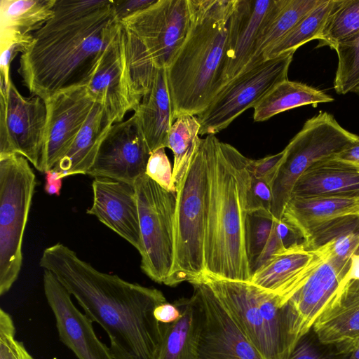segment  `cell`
I'll use <instances>...</instances> for the list:
<instances>
[{
  "instance_id": "cell-1",
  "label": "cell",
  "mask_w": 359,
  "mask_h": 359,
  "mask_svg": "<svg viewBox=\"0 0 359 359\" xmlns=\"http://www.w3.org/2000/svg\"><path fill=\"white\" fill-rule=\"evenodd\" d=\"M107 334L116 359H156L165 324L154 316L166 302L161 291L101 272L62 243L44 249L39 261Z\"/></svg>"
},
{
  "instance_id": "cell-2",
  "label": "cell",
  "mask_w": 359,
  "mask_h": 359,
  "mask_svg": "<svg viewBox=\"0 0 359 359\" xmlns=\"http://www.w3.org/2000/svg\"><path fill=\"white\" fill-rule=\"evenodd\" d=\"M121 22L113 0H56L54 15L21 54L18 72L32 94L45 101L86 86Z\"/></svg>"
},
{
  "instance_id": "cell-3",
  "label": "cell",
  "mask_w": 359,
  "mask_h": 359,
  "mask_svg": "<svg viewBox=\"0 0 359 359\" xmlns=\"http://www.w3.org/2000/svg\"><path fill=\"white\" fill-rule=\"evenodd\" d=\"M208 135L204 274L250 281L245 241L250 158L215 135Z\"/></svg>"
},
{
  "instance_id": "cell-4",
  "label": "cell",
  "mask_w": 359,
  "mask_h": 359,
  "mask_svg": "<svg viewBox=\"0 0 359 359\" xmlns=\"http://www.w3.org/2000/svg\"><path fill=\"white\" fill-rule=\"evenodd\" d=\"M187 36L166 69L173 119L197 116L224 86L229 22L235 0H188Z\"/></svg>"
},
{
  "instance_id": "cell-5",
  "label": "cell",
  "mask_w": 359,
  "mask_h": 359,
  "mask_svg": "<svg viewBox=\"0 0 359 359\" xmlns=\"http://www.w3.org/2000/svg\"><path fill=\"white\" fill-rule=\"evenodd\" d=\"M209 135L199 138L187 172L176 187L174 262L165 285L198 280L205 273Z\"/></svg>"
},
{
  "instance_id": "cell-6",
  "label": "cell",
  "mask_w": 359,
  "mask_h": 359,
  "mask_svg": "<svg viewBox=\"0 0 359 359\" xmlns=\"http://www.w3.org/2000/svg\"><path fill=\"white\" fill-rule=\"evenodd\" d=\"M36 186L35 174L24 156L0 155V295L18 278L22 241Z\"/></svg>"
},
{
  "instance_id": "cell-7",
  "label": "cell",
  "mask_w": 359,
  "mask_h": 359,
  "mask_svg": "<svg viewBox=\"0 0 359 359\" xmlns=\"http://www.w3.org/2000/svg\"><path fill=\"white\" fill-rule=\"evenodd\" d=\"M358 140V135L344 129L326 111L308 119L284 149L283 161L271 184L273 216L282 219L297 180L309 168L337 156Z\"/></svg>"
},
{
  "instance_id": "cell-8",
  "label": "cell",
  "mask_w": 359,
  "mask_h": 359,
  "mask_svg": "<svg viewBox=\"0 0 359 359\" xmlns=\"http://www.w3.org/2000/svg\"><path fill=\"white\" fill-rule=\"evenodd\" d=\"M142 241L140 267L152 280L166 283L174 262L176 193L168 191L146 174L134 183Z\"/></svg>"
},
{
  "instance_id": "cell-9",
  "label": "cell",
  "mask_w": 359,
  "mask_h": 359,
  "mask_svg": "<svg viewBox=\"0 0 359 359\" xmlns=\"http://www.w3.org/2000/svg\"><path fill=\"white\" fill-rule=\"evenodd\" d=\"M294 52H287L247 67L224 85L208 107L197 115L199 135L225 129L249 108L255 107L278 83L287 79Z\"/></svg>"
},
{
  "instance_id": "cell-10",
  "label": "cell",
  "mask_w": 359,
  "mask_h": 359,
  "mask_svg": "<svg viewBox=\"0 0 359 359\" xmlns=\"http://www.w3.org/2000/svg\"><path fill=\"white\" fill-rule=\"evenodd\" d=\"M46 123L44 100L24 97L11 79L0 88V155H21L41 172Z\"/></svg>"
},
{
  "instance_id": "cell-11",
  "label": "cell",
  "mask_w": 359,
  "mask_h": 359,
  "mask_svg": "<svg viewBox=\"0 0 359 359\" xmlns=\"http://www.w3.org/2000/svg\"><path fill=\"white\" fill-rule=\"evenodd\" d=\"M190 20L188 0H156L120 22L142 42L157 69H167L187 36Z\"/></svg>"
},
{
  "instance_id": "cell-12",
  "label": "cell",
  "mask_w": 359,
  "mask_h": 359,
  "mask_svg": "<svg viewBox=\"0 0 359 359\" xmlns=\"http://www.w3.org/2000/svg\"><path fill=\"white\" fill-rule=\"evenodd\" d=\"M191 284L200 310L197 359H263L205 281Z\"/></svg>"
},
{
  "instance_id": "cell-13",
  "label": "cell",
  "mask_w": 359,
  "mask_h": 359,
  "mask_svg": "<svg viewBox=\"0 0 359 359\" xmlns=\"http://www.w3.org/2000/svg\"><path fill=\"white\" fill-rule=\"evenodd\" d=\"M151 151L137 117L114 123L102 141L87 175L134 185L145 174Z\"/></svg>"
},
{
  "instance_id": "cell-14",
  "label": "cell",
  "mask_w": 359,
  "mask_h": 359,
  "mask_svg": "<svg viewBox=\"0 0 359 359\" xmlns=\"http://www.w3.org/2000/svg\"><path fill=\"white\" fill-rule=\"evenodd\" d=\"M47 123L41 172L53 169L69 149L96 102L86 86L58 92L46 100Z\"/></svg>"
},
{
  "instance_id": "cell-15",
  "label": "cell",
  "mask_w": 359,
  "mask_h": 359,
  "mask_svg": "<svg viewBox=\"0 0 359 359\" xmlns=\"http://www.w3.org/2000/svg\"><path fill=\"white\" fill-rule=\"evenodd\" d=\"M95 101L103 105L114 123L123 121L140 104L133 88L128 68L122 25L101 55L86 86Z\"/></svg>"
},
{
  "instance_id": "cell-16",
  "label": "cell",
  "mask_w": 359,
  "mask_h": 359,
  "mask_svg": "<svg viewBox=\"0 0 359 359\" xmlns=\"http://www.w3.org/2000/svg\"><path fill=\"white\" fill-rule=\"evenodd\" d=\"M43 284L47 302L56 322L59 338L78 359H116L97 337L93 321L74 304L70 293L54 274L43 269Z\"/></svg>"
},
{
  "instance_id": "cell-17",
  "label": "cell",
  "mask_w": 359,
  "mask_h": 359,
  "mask_svg": "<svg viewBox=\"0 0 359 359\" xmlns=\"http://www.w3.org/2000/svg\"><path fill=\"white\" fill-rule=\"evenodd\" d=\"M288 0H235L231 12L223 72L224 86L248 65L266 24Z\"/></svg>"
},
{
  "instance_id": "cell-18",
  "label": "cell",
  "mask_w": 359,
  "mask_h": 359,
  "mask_svg": "<svg viewBox=\"0 0 359 359\" xmlns=\"http://www.w3.org/2000/svg\"><path fill=\"white\" fill-rule=\"evenodd\" d=\"M318 256L320 262L306 283L285 304L289 334L294 348L299 339L311 330L316 319L348 272L330 259Z\"/></svg>"
},
{
  "instance_id": "cell-19",
  "label": "cell",
  "mask_w": 359,
  "mask_h": 359,
  "mask_svg": "<svg viewBox=\"0 0 359 359\" xmlns=\"http://www.w3.org/2000/svg\"><path fill=\"white\" fill-rule=\"evenodd\" d=\"M93 200L86 213L127 241L140 253L142 241L134 185L108 177H95Z\"/></svg>"
},
{
  "instance_id": "cell-20",
  "label": "cell",
  "mask_w": 359,
  "mask_h": 359,
  "mask_svg": "<svg viewBox=\"0 0 359 359\" xmlns=\"http://www.w3.org/2000/svg\"><path fill=\"white\" fill-rule=\"evenodd\" d=\"M311 330L322 344L346 356L359 345V279H344Z\"/></svg>"
},
{
  "instance_id": "cell-21",
  "label": "cell",
  "mask_w": 359,
  "mask_h": 359,
  "mask_svg": "<svg viewBox=\"0 0 359 359\" xmlns=\"http://www.w3.org/2000/svg\"><path fill=\"white\" fill-rule=\"evenodd\" d=\"M202 279L263 359H276L253 285L250 281L218 278L207 274Z\"/></svg>"
},
{
  "instance_id": "cell-22",
  "label": "cell",
  "mask_w": 359,
  "mask_h": 359,
  "mask_svg": "<svg viewBox=\"0 0 359 359\" xmlns=\"http://www.w3.org/2000/svg\"><path fill=\"white\" fill-rule=\"evenodd\" d=\"M320 259L303 243L296 244L276 253L252 274L250 282L276 295L285 305L304 285Z\"/></svg>"
},
{
  "instance_id": "cell-23",
  "label": "cell",
  "mask_w": 359,
  "mask_h": 359,
  "mask_svg": "<svg viewBox=\"0 0 359 359\" xmlns=\"http://www.w3.org/2000/svg\"><path fill=\"white\" fill-rule=\"evenodd\" d=\"M359 216V198L339 196H292L282 220L303 241L318 227L339 217Z\"/></svg>"
},
{
  "instance_id": "cell-24",
  "label": "cell",
  "mask_w": 359,
  "mask_h": 359,
  "mask_svg": "<svg viewBox=\"0 0 359 359\" xmlns=\"http://www.w3.org/2000/svg\"><path fill=\"white\" fill-rule=\"evenodd\" d=\"M309 196L359 198V164L335 156L313 164L299 177L292 193Z\"/></svg>"
},
{
  "instance_id": "cell-25",
  "label": "cell",
  "mask_w": 359,
  "mask_h": 359,
  "mask_svg": "<svg viewBox=\"0 0 359 359\" xmlns=\"http://www.w3.org/2000/svg\"><path fill=\"white\" fill-rule=\"evenodd\" d=\"M114 123L107 110L96 102L72 144L51 170L59 172L62 178L77 174L87 175Z\"/></svg>"
},
{
  "instance_id": "cell-26",
  "label": "cell",
  "mask_w": 359,
  "mask_h": 359,
  "mask_svg": "<svg viewBox=\"0 0 359 359\" xmlns=\"http://www.w3.org/2000/svg\"><path fill=\"white\" fill-rule=\"evenodd\" d=\"M134 114L151 152L168 147L174 119L165 68L157 69L150 90Z\"/></svg>"
},
{
  "instance_id": "cell-27",
  "label": "cell",
  "mask_w": 359,
  "mask_h": 359,
  "mask_svg": "<svg viewBox=\"0 0 359 359\" xmlns=\"http://www.w3.org/2000/svg\"><path fill=\"white\" fill-rule=\"evenodd\" d=\"M180 317L165 324L163 337L156 359H197L200 310L194 294L174 303Z\"/></svg>"
},
{
  "instance_id": "cell-28",
  "label": "cell",
  "mask_w": 359,
  "mask_h": 359,
  "mask_svg": "<svg viewBox=\"0 0 359 359\" xmlns=\"http://www.w3.org/2000/svg\"><path fill=\"white\" fill-rule=\"evenodd\" d=\"M55 3L56 0H1L0 39L32 35L52 18Z\"/></svg>"
},
{
  "instance_id": "cell-29",
  "label": "cell",
  "mask_w": 359,
  "mask_h": 359,
  "mask_svg": "<svg viewBox=\"0 0 359 359\" xmlns=\"http://www.w3.org/2000/svg\"><path fill=\"white\" fill-rule=\"evenodd\" d=\"M334 98L306 84L284 80L278 83L255 107L253 119L264 121L287 110L311 104L330 102Z\"/></svg>"
},
{
  "instance_id": "cell-30",
  "label": "cell",
  "mask_w": 359,
  "mask_h": 359,
  "mask_svg": "<svg viewBox=\"0 0 359 359\" xmlns=\"http://www.w3.org/2000/svg\"><path fill=\"white\" fill-rule=\"evenodd\" d=\"M320 1L288 0L284 7L266 24L258 39L255 54L247 67L262 61L263 54L290 32Z\"/></svg>"
},
{
  "instance_id": "cell-31",
  "label": "cell",
  "mask_w": 359,
  "mask_h": 359,
  "mask_svg": "<svg viewBox=\"0 0 359 359\" xmlns=\"http://www.w3.org/2000/svg\"><path fill=\"white\" fill-rule=\"evenodd\" d=\"M335 0H321L285 36L275 43L262 55V60L287 52H295L306 43L317 40L333 8Z\"/></svg>"
},
{
  "instance_id": "cell-32",
  "label": "cell",
  "mask_w": 359,
  "mask_h": 359,
  "mask_svg": "<svg viewBox=\"0 0 359 359\" xmlns=\"http://www.w3.org/2000/svg\"><path fill=\"white\" fill-rule=\"evenodd\" d=\"M200 123L197 117L183 114L172 123L168 148L172 151L173 180L177 187L184 177L199 140Z\"/></svg>"
},
{
  "instance_id": "cell-33",
  "label": "cell",
  "mask_w": 359,
  "mask_h": 359,
  "mask_svg": "<svg viewBox=\"0 0 359 359\" xmlns=\"http://www.w3.org/2000/svg\"><path fill=\"white\" fill-rule=\"evenodd\" d=\"M359 34V0H335L333 8L318 37L316 48L334 50Z\"/></svg>"
},
{
  "instance_id": "cell-34",
  "label": "cell",
  "mask_w": 359,
  "mask_h": 359,
  "mask_svg": "<svg viewBox=\"0 0 359 359\" xmlns=\"http://www.w3.org/2000/svg\"><path fill=\"white\" fill-rule=\"evenodd\" d=\"M123 29L130 77L135 94L141 102L151 88L157 68L142 42L125 27Z\"/></svg>"
},
{
  "instance_id": "cell-35",
  "label": "cell",
  "mask_w": 359,
  "mask_h": 359,
  "mask_svg": "<svg viewBox=\"0 0 359 359\" xmlns=\"http://www.w3.org/2000/svg\"><path fill=\"white\" fill-rule=\"evenodd\" d=\"M338 64L334 80L336 93L345 95L359 85V34L335 49Z\"/></svg>"
},
{
  "instance_id": "cell-36",
  "label": "cell",
  "mask_w": 359,
  "mask_h": 359,
  "mask_svg": "<svg viewBox=\"0 0 359 359\" xmlns=\"http://www.w3.org/2000/svg\"><path fill=\"white\" fill-rule=\"evenodd\" d=\"M275 220L271 212L264 210L248 214L245 241L250 271L271 235Z\"/></svg>"
},
{
  "instance_id": "cell-37",
  "label": "cell",
  "mask_w": 359,
  "mask_h": 359,
  "mask_svg": "<svg viewBox=\"0 0 359 359\" xmlns=\"http://www.w3.org/2000/svg\"><path fill=\"white\" fill-rule=\"evenodd\" d=\"M312 251L348 271L352 257L359 255V232L341 235Z\"/></svg>"
},
{
  "instance_id": "cell-38",
  "label": "cell",
  "mask_w": 359,
  "mask_h": 359,
  "mask_svg": "<svg viewBox=\"0 0 359 359\" xmlns=\"http://www.w3.org/2000/svg\"><path fill=\"white\" fill-rule=\"evenodd\" d=\"M351 232H359V216L348 215L332 220L311 232L303 241L306 249L314 250L334 238Z\"/></svg>"
},
{
  "instance_id": "cell-39",
  "label": "cell",
  "mask_w": 359,
  "mask_h": 359,
  "mask_svg": "<svg viewBox=\"0 0 359 359\" xmlns=\"http://www.w3.org/2000/svg\"><path fill=\"white\" fill-rule=\"evenodd\" d=\"M34 36L23 38L0 39V87L7 90L10 80L11 64L18 53H25Z\"/></svg>"
},
{
  "instance_id": "cell-40",
  "label": "cell",
  "mask_w": 359,
  "mask_h": 359,
  "mask_svg": "<svg viewBox=\"0 0 359 359\" xmlns=\"http://www.w3.org/2000/svg\"><path fill=\"white\" fill-rule=\"evenodd\" d=\"M145 174L164 189L176 193L172 168L164 147L151 153Z\"/></svg>"
},
{
  "instance_id": "cell-41",
  "label": "cell",
  "mask_w": 359,
  "mask_h": 359,
  "mask_svg": "<svg viewBox=\"0 0 359 359\" xmlns=\"http://www.w3.org/2000/svg\"><path fill=\"white\" fill-rule=\"evenodd\" d=\"M311 331L299 339L288 359H346V355L325 348Z\"/></svg>"
},
{
  "instance_id": "cell-42",
  "label": "cell",
  "mask_w": 359,
  "mask_h": 359,
  "mask_svg": "<svg viewBox=\"0 0 359 359\" xmlns=\"http://www.w3.org/2000/svg\"><path fill=\"white\" fill-rule=\"evenodd\" d=\"M272 190L266 180L251 175L248 193V212L259 210L271 212Z\"/></svg>"
},
{
  "instance_id": "cell-43",
  "label": "cell",
  "mask_w": 359,
  "mask_h": 359,
  "mask_svg": "<svg viewBox=\"0 0 359 359\" xmlns=\"http://www.w3.org/2000/svg\"><path fill=\"white\" fill-rule=\"evenodd\" d=\"M284 156L285 151L283 149L278 154L269 155L258 160L250 159V174L257 178L266 180L271 187Z\"/></svg>"
},
{
  "instance_id": "cell-44",
  "label": "cell",
  "mask_w": 359,
  "mask_h": 359,
  "mask_svg": "<svg viewBox=\"0 0 359 359\" xmlns=\"http://www.w3.org/2000/svg\"><path fill=\"white\" fill-rule=\"evenodd\" d=\"M15 327L11 316L0 309V359H14L13 343Z\"/></svg>"
},
{
  "instance_id": "cell-45",
  "label": "cell",
  "mask_w": 359,
  "mask_h": 359,
  "mask_svg": "<svg viewBox=\"0 0 359 359\" xmlns=\"http://www.w3.org/2000/svg\"><path fill=\"white\" fill-rule=\"evenodd\" d=\"M156 0H113V8L117 19H123L142 11L155 2Z\"/></svg>"
},
{
  "instance_id": "cell-46",
  "label": "cell",
  "mask_w": 359,
  "mask_h": 359,
  "mask_svg": "<svg viewBox=\"0 0 359 359\" xmlns=\"http://www.w3.org/2000/svg\"><path fill=\"white\" fill-rule=\"evenodd\" d=\"M154 316L159 323L170 324L174 323L180 317L181 312L175 304L166 302L155 308Z\"/></svg>"
},
{
  "instance_id": "cell-47",
  "label": "cell",
  "mask_w": 359,
  "mask_h": 359,
  "mask_svg": "<svg viewBox=\"0 0 359 359\" xmlns=\"http://www.w3.org/2000/svg\"><path fill=\"white\" fill-rule=\"evenodd\" d=\"M46 174L45 191L50 195L59 196L62 186L63 178L60 173L53 170H48Z\"/></svg>"
},
{
  "instance_id": "cell-48",
  "label": "cell",
  "mask_w": 359,
  "mask_h": 359,
  "mask_svg": "<svg viewBox=\"0 0 359 359\" xmlns=\"http://www.w3.org/2000/svg\"><path fill=\"white\" fill-rule=\"evenodd\" d=\"M335 157L359 164V140L353 142Z\"/></svg>"
},
{
  "instance_id": "cell-49",
  "label": "cell",
  "mask_w": 359,
  "mask_h": 359,
  "mask_svg": "<svg viewBox=\"0 0 359 359\" xmlns=\"http://www.w3.org/2000/svg\"><path fill=\"white\" fill-rule=\"evenodd\" d=\"M13 357L14 359H34L27 351L23 343L16 339L13 343Z\"/></svg>"
},
{
  "instance_id": "cell-50",
  "label": "cell",
  "mask_w": 359,
  "mask_h": 359,
  "mask_svg": "<svg viewBox=\"0 0 359 359\" xmlns=\"http://www.w3.org/2000/svg\"><path fill=\"white\" fill-rule=\"evenodd\" d=\"M346 278L359 279V255H354L351 259V267L346 276Z\"/></svg>"
},
{
  "instance_id": "cell-51",
  "label": "cell",
  "mask_w": 359,
  "mask_h": 359,
  "mask_svg": "<svg viewBox=\"0 0 359 359\" xmlns=\"http://www.w3.org/2000/svg\"><path fill=\"white\" fill-rule=\"evenodd\" d=\"M346 359H359V345L347 356Z\"/></svg>"
}]
</instances>
